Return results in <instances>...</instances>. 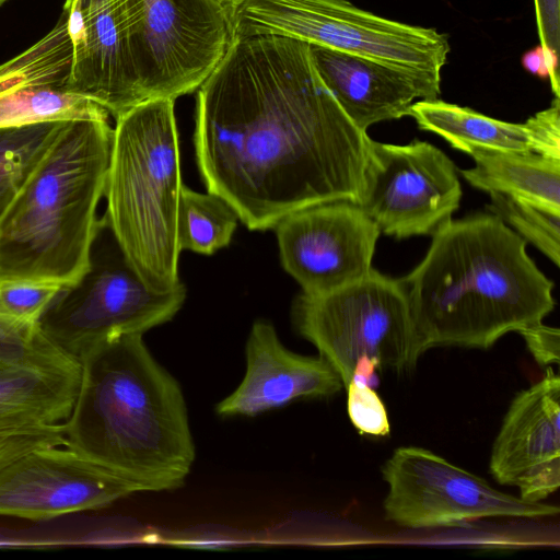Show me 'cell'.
<instances>
[{
  "instance_id": "26",
  "label": "cell",
  "mask_w": 560,
  "mask_h": 560,
  "mask_svg": "<svg viewBox=\"0 0 560 560\" xmlns=\"http://www.w3.org/2000/svg\"><path fill=\"white\" fill-rule=\"evenodd\" d=\"M350 421L362 434L386 436L390 425L384 402L373 387L352 378L346 387Z\"/></svg>"
},
{
  "instance_id": "7",
  "label": "cell",
  "mask_w": 560,
  "mask_h": 560,
  "mask_svg": "<svg viewBox=\"0 0 560 560\" xmlns=\"http://www.w3.org/2000/svg\"><path fill=\"white\" fill-rule=\"evenodd\" d=\"M182 283L167 292L149 288L121 250L103 215L82 276L63 285L38 326L62 352L80 360L96 346L170 322L182 308Z\"/></svg>"
},
{
  "instance_id": "11",
  "label": "cell",
  "mask_w": 560,
  "mask_h": 560,
  "mask_svg": "<svg viewBox=\"0 0 560 560\" xmlns=\"http://www.w3.org/2000/svg\"><path fill=\"white\" fill-rule=\"evenodd\" d=\"M462 194L456 166L433 144L368 139L358 206L381 233L397 240L433 235L452 219Z\"/></svg>"
},
{
  "instance_id": "24",
  "label": "cell",
  "mask_w": 560,
  "mask_h": 560,
  "mask_svg": "<svg viewBox=\"0 0 560 560\" xmlns=\"http://www.w3.org/2000/svg\"><path fill=\"white\" fill-rule=\"evenodd\" d=\"M61 285L0 276V322L35 328Z\"/></svg>"
},
{
  "instance_id": "29",
  "label": "cell",
  "mask_w": 560,
  "mask_h": 560,
  "mask_svg": "<svg viewBox=\"0 0 560 560\" xmlns=\"http://www.w3.org/2000/svg\"><path fill=\"white\" fill-rule=\"evenodd\" d=\"M540 47L548 54L559 55L560 0H534Z\"/></svg>"
},
{
  "instance_id": "12",
  "label": "cell",
  "mask_w": 560,
  "mask_h": 560,
  "mask_svg": "<svg viewBox=\"0 0 560 560\" xmlns=\"http://www.w3.org/2000/svg\"><path fill=\"white\" fill-rule=\"evenodd\" d=\"M273 229L283 269L308 295L324 294L364 277L372 269L381 234L375 222L350 201L298 210Z\"/></svg>"
},
{
  "instance_id": "19",
  "label": "cell",
  "mask_w": 560,
  "mask_h": 560,
  "mask_svg": "<svg viewBox=\"0 0 560 560\" xmlns=\"http://www.w3.org/2000/svg\"><path fill=\"white\" fill-rule=\"evenodd\" d=\"M81 366L43 369L0 362V428L65 423L79 389Z\"/></svg>"
},
{
  "instance_id": "1",
  "label": "cell",
  "mask_w": 560,
  "mask_h": 560,
  "mask_svg": "<svg viewBox=\"0 0 560 560\" xmlns=\"http://www.w3.org/2000/svg\"><path fill=\"white\" fill-rule=\"evenodd\" d=\"M369 138L294 38H232L198 89L199 173L249 230L320 203L358 205Z\"/></svg>"
},
{
  "instance_id": "16",
  "label": "cell",
  "mask_w": 560,
  "mask_h": 560,
  "mask_svg": "<svg viewBox=\"0 0 560 560\" xmlns=\"http://www.w3.org/2000/svg\"><path fill=\"white\" fill-rule=\"evenodd\" d=\"M245 354L243 381L215 406L221 417H254L295 399L331 397L345 388L325 359L285 348L268 320L253 324Z\"/></svg>"
},
{
  "instance_id": "5",
  "label": "cell",
  "mask_w": 560,
  "mask_h": 560,
  "mask_svg": "<svg viewBox=\"0 0 560 560\" xmlns=\"http://www.w3.org/2000/svg\"><path fill=\"white\" fill-rule=\"evenodd\" d=\"M112 139L108 115L65 121L0 221V276L61 287L82 276Z\"/></svg>"
},
{
  "instance_id": "30",
  "label": "cell",
  "mask_w": 560,
  "mask_h": 560,
  "mask_svg": "<svg viewBox=\"0 0 560 560\" xmlns=\"http://www.w3.org/2000/svg\"><path fill=\"white\" fill-rule=\"evenodd\" d=\"M523 67L530 73L550 81L555 98H560L558 56L548 54L540 46L525 52L522 57Z\"/></svg>"
},
{
  "instance_id": "2",
  "label": "cell",
  "mask_w": 560,
  "mask_h": 560,
  "mask_svg": "<svg viewBox=\"0 0 560 560\" xmlns=\"http://www.w3.org/2000/svg\"><path fill=\"white\" fill-rule=\"evenodd\" d=\"M69 90L115 118L197 91L231 42L225 0H66Z\"/></svg>"
},
{
  "instance_id": "18",
  "label": "cell",
  "mask_w": 560,
  "mask_h": 560,
  "mask_svg": "<svg viewBox=\"0 0 560 560\" xmlns=\"http://www.w3.org/2000/svg\"><path fill=\"white\" fill-rule=\"evenodd\" d=\"M409 116L420 129L436 133L467 154L472 150L534 152L560 160L559 98L523 124L502 121L438 98L415 102Z\"/></svg>"
},
{
  "instance_id": "14",
  "label": "cell",
  "mask_w": 560,
  "mask_h": 560,
  "mask_svg": "<svg viewBox=\"0 0 560 560\" xmlns=\"http://www.w3.org/2000/svg\"><path fill=\"white\" fill-rule=\"evenodd\" d=\"M489 470L520 498L542 501L560 487V377H544L512 400L492 444Z\"/></svg>"
},
{
  "instance_id": "6",
  "label": "cell",
  "mask_w": 560,
  "mask_h": 560,
  "mask_svg": "<svg viewBox=\"0 0 560 560\" xmlns=\"http://www.w3.org/2000/svg\"><path fill=\"white\" fill-rule=\"evenodd\" d=\"M174 100L139 104L117 116L104 214L125 256L154 291L182 281L177 214L182 189Z\"/></svg>"
},
{
  "instance_id": "23",
  "label": "cell",
  "mask_w": 560,
  "mask_h": 560,
  "mask_svg": "<svg viewBox=\"0 0 560 560\" xmlns=\"http://www.w3.org/2000/svg\"><path fill=\"white\" fill-rule=\"evenodd\" d=\"M489 210L511 224L556 266L560 262V210L508 195L491 192Z\"/></svg>"
},
{
  "instance_id": "3",
  "label": "cell",
  "mask_w": 560,
  "mask_h": 560,
  "mask_svg": "<svg viewBox=\"0 0 560 560\" xmlns=\"http://www.w3.org/2000/svg\"><path fill=\"white\" fill-rule=\"evenodd\" d=\"M421 353L433 347L491 348L553 310V282L526 241L493 213L450 220L432 235L423 260L399 279Z\"/></svg>"
},
{
  "instance_id": "20",
  "label": "cell",
  "mask_w": 560,
  "mask_h": 560,
  "mask_svg": "<svg viewBox=\"0 0 560 560\" xmlns=\"http://www.w3.org/2000/svg\"><path fill=\"white\" fill-rule=\"evenodd\" d=\"M475 166L462 170L474 187L560 210V160L534 152L472 150Z\"/></svg>"
},
{
  "instance_id": "8",
  "label": "cell",
  "mask_w": 560,
  "mask_h": 560,
  "mask_svg": "<svg viewBox=\"0 0 560 560\" xmlns=\"http://www.w3.org/2000/svg\"><path fill=\"white\" fill-rule=\"evenodd\" d=\"M231 39L277 35L441 74L447 35L378 16L348 0H226Z\"/></svg>"
},
{
  "instance_id": "21",
  "label": "cell",
  "mask_w": 560,
  "mask_h": 560,
  "mask_svg": "<svg viewBox=\"0 0 560 560\" xmlns=\"http://www.w3.org/2000/svg\"><path fill=\"white\" fill-rule=\"evenodd\" d=\"M237 221L235 211L220 197L183 187L177 214L180 250L215 253L229 245Z\"/></svg>"
},
{
  "instance_id": "28",
  "label": "cell",
  "mask_w": 560,
  "mask_h": 560,
  "mask_svg": "<svg viewBox=\"0 0 560 560\" xmlns=\"http://www.w3.org/2000/svg\"><path fill=\"white\" fill-rule=\"evenodd\" d=\"M518 334L540 366L559 364L560 331L558 328L539 323L520 330Z\"/></svg>"
},
{
  "instance_id": "27",
  "label": "cell",
  "mask_w": 560,
  "mask_h": 560,
  "mask_svg": "<svg viewBox=\"0 0 560 560\" xmlns=\"http://www.w3.org/2000/svg\"><path fill=\"white\" fill-rule=\"evenodd\" d=\"M63 444H67L63 423L0 428V469L34 447Z\"/></svg>"
},
{
  "instance_id": "15",
  "label": "cell",
  "mask_w": 560,
  "mask_h": 560,
  "mask_svg": "<svg viewBox=\"0 0 560 560\" xmlns=\"http://www.w3.org/2000/svg\"><path fill=\"white\" fill-rule=\"evenodd\" d=\"M71 68L72 44L61 14L42 39L0 65V128L109 116L69 90Z\"/></svg>"
},
{
  "instance_id": "13",
  "label": "cell",
  "mask_w": 560,
  "mask_h": 560,
  "mask_svg": "<svg viewBox=\"0 0 560 560\" xmlns=\"http://www.w3.org/2000/svg\"><path fill=\"white\" fill-rule=\"evenodd\" d=\"M137 490L74 447L42 445L0 469V515L47 521L103 509Z\"/></svg>"
},
{
  "instance_id": "31",
  "label": "cell",
  "mask_w": 560,
  "mask_h": 560,
  "mask_svg": "<svg viewBox=\"0 0 560 560\" xmlns=\"http://www.w3.org/2000/svg\"><path fill=\"white\" fill-rule=\"evenodd\" d=\"M7 0H0V5H2Z\"/></svg>"
},
{
  "instance_id": "10",
  "label": "cell",
  "mask_w": 560,
  "mask_h": 560,
  "mask_svg": "<svg viewBox=\"0 0 560 560\" xmlns=\"http://www.w3.org/2000/svg\"><path fill=\"white\" fill-rule=\"evenodd\" d=\"M388 491L385 518L419 529L488 517L542 518L559 508L502 492L485 479L417 446H400L381 469Z\"/></svg>"
},
{
  "instance_id": "22",
  "label": "cell",
  "mask_w": 560,
  "mask_h": 560,
  "mask_svg": "<svg viewBox=\"0 0 560 560\" xmlns=\"http://www.w3.org/2000/svg\"><path fill=\"white\" fill-rule=\"evenodd\" d=\"M65 121L0 128V221Z\"/></svg>"
},
{
  "instance_id": "4",
  "label": "cell",
  "mask_w": 560,
  "mask_h": 560,
  "mask_svg": "<svg viewBox=\"0 0 560 560\" xmlns=\"http://www.w3.org/2000/svg\"><path fill=\"white\" fill-rule=\"evenodd\" d=\"M80 364L77 398L63 423L67 445L137 492L182 487L196 457L186 402L142 335L105 341Z\"/></svg>"
},
{
  "instance_id": "25",
  "label": "cell",
  "mask_w": 560,
  "mask_h": 560,
  "mask_svg": "<svg viewBox=\"0 0 560 560\" xmlns=\"http://www.w3.org/2000/svg\"><path fill=\"white\" fill-rule=\"evenodd\" d=\"M0 362L43 369H77L80 362L57 348L40 330L0 322Z\"/></svg>"
},
{
  "instance_id": "17",
  "label": "cell",
  "mask_w": 560,
  "mask_h": 560,
  "mask_svg": "<svg viewBox=\"0 0 560 560\" xmlns=\"http://www.w3.org/2000/svg\"><path fill=\"white\" fill-rule=\"evenodd\" d=\"M323 83L361 130L409 116L417 100L441 93V74L416 71L378 60L308 45Z\"/></svg>"
},
{
  "instance_id": "32",
  "label": "cell",
  "mask_w": 560,
  "mask_h": 560,
  "mask_svg": "<svg viewBox=\"0 0 560 560\" xmlns=\"http://www.w3.org/2000/svg\"><path fill=\"white\" fill-rule=\"evenodd\" d=\"M226 1V0H225Z\"/></svg>"
},
{
  "instance_id": "9",
  "label": "cell",
  "mask_w": 560,
  "mask_h": 560,
  "mask_svg": "<svg viewBox=\"0 0 560 560\" xmlns=\"http://www.w3.org/2000/svg\"><path fill=\"white\" fill-rule=\"evenodd\" d=\"M296 331L315 346L346 388L357 364L374 360L404 372L422 354L409 301L399 279L371 269L330 292L301 293L292 306Z\"/></svg>"
}]
</instances>
